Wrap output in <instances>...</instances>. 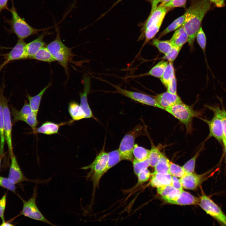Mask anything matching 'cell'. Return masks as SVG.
I'll return each mask as SVG.
<instances>
[{
    "instance_id": "15",
    "label": "cell",
    "mask_w": 226,
    "mask_h": 226,
    "mask_svg": "<svg viewBox=\"0 0 226 226\" xmlns=\"http://www.w3.org/2000/svg\"><path fill=\"white\" fill-rule=\"evenodd\" d=\"M208 125L209 134V138L213 137L219 142H222L223 138V131L221 119L215 115L211 120L201 118Z\"/></svg>"
},
{
    "instance_id": "30",
    "label": "cell",
    "mask_w": 226,
    "mask_h": 226,
    "mask_svg": "<svg viewBox=\"0 0 226 226\" xmlns=\"http://www.w3.org/2000/svg\"><path fill=\"white\" fill-rule=\"evenodd\" d=\"M32 59L37 60L51 62L55 60L48 48L43 46L40 49L34 56Z\"/></svg>"
},
{
    "instance_id": "38",
    "label": "cell",
    "mask_w": 226,
    "mask_h": 226,
    "mask_svg": "<svg viewBox=\"0 0 226 226\" xmlns=\"http://www.w3.org/2000/svg\"><path fill=\"white\" fill-rule=\"evenodd\" d=\"M200 148L189 160L187 161L182 166L186 174L193 173L195 169L196 160L201 151Z\"/></svg>"
},
{
    "instance_id": "47",
    "label": "cell",
    "mask_w": 226,
    "mask_h": 226,
    "mask_svg": "<svg viewBox=\"0 0 226 226\" xmlns=\"http://www.w3.org/2000/svg\"><path fill=\"white\" fill-rule=\"evenodd\" d=\"M166 88L167 92L173 94H177V81L175 75L169 81Z\"/></svg>"
},
{
    "instance_id": "48",
    "label": "cell",
    "mask_w": 226,
    "mask_h": 226,
    "mask_svg": "<svg viewBox=\"0 0 226 226\" xmlns=\"http://www.w3.org/2000/svg\"><path fill=\"white\" fill-rule=\"evenodd\" d=\"M7 195L6 193L0 199V218L2 222L5 221L4 213L6 204Z\"/></svg>"
},
{
    "instance_id": "35",
    "label": "cell",
    "mask_w": 226,
    "mask_h": 226,
    "mask_svg": "<svg viewBox=\"0 0 226 226\" xmlns=\"http://www.w3.org/2000/svg\"><path fill=\"white\" fill-rule=\"evenodd\" d=\"M208 107L213 111L214 114L218 116L221 119L223 131V141H226V111L223 109H220L218 107H213L210 106H208Z\"/></svg>"
},
{
    "instance_id": "32",
    "label": "cell",
    "mask_w": 226,
    "mask_h": 226,
    "mask_svg": "<svg viewBox=\"0 0 226 226\" xmlns=\"http://www.w3.org/2000/svg\"><path fill=\"white\" fill-rule=\"evenodd\" d=\"M150 150L135 144L133 150V155L134 159L141 161L148 159Z\"/></svg>"
},
{
    "instance_id": "26",
    "label": "cell",
    "mask_w": 226,
    "mask_h": 226,
    "mask_svg": "<svg viewBox=\"0 0 226 226\" xmlns=\"http://www.w3.org/2000/svg\"><path fill=\"white\" fill-rule=\"evenodd\" d=\"M165 15H164L162 16L157 23L146 30L143 34L140 35L139 39H141L143 37L145 38L143 46L153 38L159 32Z\"/></svg>"
},
{
    "instance_id": "25",
    "label": "cell",
    "mask_w": 226,
    "mask_h": 226,
    "mask_svg": "<svg viewBox=\"0 0 226 226\" xmlns=\"http://www.w3.org/2000/svg\"><path fill=\"white\" fill-rule=\"evenodd\" d=\"M68 111L73 121L85 118V114L83 110L80 105L76 102L73 101L69 103Z\"/></svg>"
},
{
    "instance_id": "17",
    "label": "cell",
    "mask_w": 226,
    "mask_h": 226,
    "mask_svg": "<svg viewBox=\"0 0 226 226\" xmlns=\"http://www.w3.org/2000/svg\"><path fill=\"white\" fill-rule=\"evenodd\" d=\"M155 99L164 110L167 108L183 102L177 94H173L167 91L158 94Z\"/></svg>"
},
{
    "instance_id": "9",
    "label": "cell",
    "mask_w": 226,
    "mask_h": 226,
    "mask_svg": "<svg viewBox=\"0 0 226 226\" xmlns=\"http://www.w3.org/2000/svg\"><path fill=\"white\" fill-rule=\"evenodd\" d=\"M116 89L114 93H117L143 104L157 107L164 110L157 102L155 98L141 93L130 91L110 83Z\"/></svg>"
},
{
    "instance_id": "41",
    "label": "cell",
    "mask_w": 226,
    "mask_h": 226,
    "mask_svg": "<svg viewBox=\"0 0 226 226\" xmlns=\"http://www.w3.org/2000/svg\"><path fill=\"white\" fill-rule=\"evenodd\" d=\"M196 38L198 44L202 50L205 56L206 37L202 26L200 27L198 30L196 35Z\"/></svg>"
},
{
    "instance_id": "3",
    "label": "cell",
    "mask_w": 226,
    "mask_h": 226,
    "mask_svg": "<svg viewBox=\"0 0 226 226\" xmlns=\"http://www.w3.org/2000/svg\"><path fill=\"white\" fill-rule=\"evenodd\" d=\"M56 35L55 39L46 46L55 61L62 66L66 73L68 74V64L72 60L75 55L72 52V48L66 46L62 42L59 28H56Z\"/></svg>"
},
{
    "instance_id": "10",
    "label": "cell",
    "mask_w": 226,
    "mask_h": 226,
    "mask_svg": "<svg viewBox=\"0 0 226 226\" xmlns=\"http://www.w3.org/2000/svg\"><path fill=\"white\" fill-rule=\"evenodd\" d=\"M1 92L3 107L5 138L10 156L13 154L12 139V123L10 112L8 106V100L3 95V88L1 89Z\"/></svg>"
},
{
    "instance_id": "56",
    "label": "cell",
    "mask_w": 226,
    "mask_h": 226,
    "mask_svg": "<svg viewBox=\"0 0 226 226\" xmlns=\"http://www.w3.org/2000/svg\"><path fill=\"white\" fill-rule=\"evenodd\" d=\"M224 147V149L225 153L226 155V141L223 140L222 141Z\"/></svg>"
},
{
    "instance_id": "21",
    "label": "cell",
    "mask_w": 226,
    "mask_h": 226,
    "mask_svg": "<svg viewBox=\"0 0 226 226\" xmlns=\"http://www.w3.org/2000/svg\"><path fill=\"white\" fill-rule=\"evenodd\" d=\"M152 177L150 185L154 187H158L172 184V175L169 173L154 172L151 174Z\"/></svg>"
},
{
    "instance_id": "55",
    "label": "cell",
    "mask_w": 226,
    "mask_h": 226,
    "mask_svg": "<svg viewBox=\"0 0 226 226\" xmlns=\"http://www.w3.org/2000/svg\"><path fill=\"white\" fill-rule=\"evenodd\" d=\"M4 155V152H0V170L1 166V162L2 159Z\"/></svg>"
},
{
    "instance_id": "58",
    "label": "cell",
    "mask_w": 226,
    "mask_h": 226,
    "mask_svg": "<svg viewBox=\"0 0 226 226\" xmlns=\"http://www.w3.org/2000/svg\"><path fill=\"white\" fill-rule=\"evenodd\" d=\"M0 71H1V70H0Z\"/></svg>"
},
{
    "instance_id": "31",
    "label": "cell",
    "mask_w": 226,
    "mask_h": 226,
    "mask_svg": "<svg viewBox=\"0 0 226 226\" xmlns=\"http://www.w3.org/2000/svg\"><path fill=\"white\" fill-rule=\"evenodd\" d=\"M170 162L163 153L154 167V172L169 173Z\"/></svg>"
},
{
    "instance_id": "5",
    "label": "cell",
    "mask_w": 226,
    "mask_h": 226,
    "mask_svg": "<svg viewBox=\"0 0 226 226\" xmlns=\"http://www.w3.org/2000/svg\"><path fill=\"white\" fill-rule=\"evenodd\" d=\"M165 110L183 123L188 132L192 130L193 118L200 115V113L194 110L192 106L183 102L167 108Z\"/></svg>"
},
{
    "instance_id": "14",
    "label": "cell",
    "mask_w": 226,
    "mask_h": 226,
    "mask_svg": "<svg viewBox=\"0 0 226 226\" xmlns=\"http://www.w3.org/2000/svg\"><path fill=\"white\" fill-rule=\"evenodd\" d=\"M83 89L79 94L80 106L85 114V118H93L97 120L94 116L88 102V95L90 92L91 87L90 78L89 76H85L83 78Z\"/></svg>"
},
{
    "instance_id": "6",
    "label": "cell",
    "mask_w": 226,
    "mask_h": 226,
    "mask_svg": "<svg viewBox=\"0 0 226 226\" xmlns=\"http://www.w3.org/2000/svg\"><path fill=\"white\" fill-rule=\"evenodd\" d=\"M37 184L35 186L33 194L28 201H25L20 197L23 203L22 209L20 215H23L30 219L40 221L50 225L55 226L48 220L39 210L36 203V199L38 195Z\"/></svg>"
},
{
    "instance_id": "57",
    "label": "cell",
    "mask_w": 226,
    "mask_h": 226,
    "mask_svg": "<svg viewBox=\"0 0 226 226\" xmlns=\"http://www.w3.org/2000/svg\"><path fill=\"white\" fill-rule=\"evenodd\" d=\"M170 0H162L161 2V3L159 5H162L165 3L170 1Z\"/></svg>"
},
{
    "instance_id": "8",
    "label": "cell",
    "mask_w": 226,
    "mask_h": 226,
    "mask_svg": "<svg viewBox=\"0 0 226 226\" xmlns=\"http://www.w3.org/2000/svg\"><path fill=\"white\" fill-rule=\"evenodd\" d=\"M139 131L138 127L135 128L126 134L122 139L118 150L122 160L133 161V150L135 140L138 135Z\"/></svg>"
},
{
    "instance_id": "43",
    "label": "cell",
    "mask_w": 226,
    "mask_h": 226,
    "mask_svg": "<svg viewBox=\"0 0 226 226\" xmlns=\"http://www.w3.org/2000/svg\"><path fill=\"white\" fill-rule=\"evenodd\" d=\"M0 186L15 193V184L8 177L6 178L0 176Z\"/></svg>"
},
{
    "instance_id": "36",
    "label": "cell",
    "mask_w": 226,
    "mask_h": 226,
    "mask_svg": "<svg viewBox=\"0 0 226 226\" xmlns=\"http://www.w3.org/2000/svg\"><path fill=\"white\" fill-rule=\"evenodd\" d=\"M162 154L158 148L153 145H152L148 158L149 166L154 167Z\"/></svg>"
},
{
    "instance_id": "13",
    "label": "cell",
    "mask_w": 226,
    "mask_h": 226,
    "mask_svg": "<svg viewBox=\"0 0 226 226\" xmlns=\"http://www.w3.org/2000/svg\"><path fill=\"white\" fill-rule=\"evenodd\" d=\"M211 170L201 174L191 173L186 174L180 178V180L184 188L189 190L196 189L207 178Z\"/></svg>"
},
{
    "instance_id": "12",
    "label": "cell",
    "mask_w": 226,
    "mask_h": 226,
    "mask_svg": "<svg viewBox=\"0 0 226 226\" xmlns=\"http://www.w3.org/2000/svg\"><path fill=\"white\" fill-rule=\"evenodd\" d=\"M26 43L24 40L18 39V40L10 51L5 56V61L0 67V69L7 64L12 61L27 59L25 49Z\"/></svg>"
},
{
    "instance_id": "4",
    "label": "cell",
    "mask_w": 226,
    "mask_h": 226,
    "mask_svg": "<svg viewBox=\"0 0 226 226\" xmlns=\"http://www.w3.org/2000/svg\"><path fill=\"white\" fill-rule=\"evenodd\" d=\"M105 144L102 149L92 162L89 165L81 168L84 170H90L87 176L88 178H90L92 182L93 194L98 186L101 178L107 172L108 153L105 151Z\"/></svg>"
},
{
    "instance_id": "29",
    "label": "cell",
    "mask_w": 226,
    "mask_h": 226,
    "mask_svg": "<svg viewBox=\"0 0 226 226\" xmlns=\"http://www.w3.org/2000/svg\"><path fill=\"white\" fill-rule=\"evenodd\" d=\"M185 18V15L184 13L175 19L159 34L158 39H159L170 32L176 30L180 27L183 24Z\"/></svg>"
},
{
    "instance_id": "39",
    "label": "cell",
    "mask_w": 226,
    "mask_h": 226,
    "mask_svg": "<svg viewBox=\"0 0 226 226\" xmlns=\"http://www.w3.org/2000/svg\"><path fill=\"white\" fill-rule=\"evenodd\" d=\"M169 173L172 176L181 178L186 174L182 167L179 165L170 162Z\"/></svg>"
},
{
    "instance_id": "45",
    "label": "cell",
    "mask_w": 226,
    "mask_h": 226,
    "mask_svg": "<svg viewBox=\"0 0 226 226\" xmlns=\"http://www.w3.org/2000/svg\"><path fill=\"white\" fill-rule=\"evenodd\" d=\"M181 48L173 46L171 51L164 55L163 58L168 60L170 62H172L177 56Z\"/></svg>"
},
{
    "instance_id": "53",
    "label": "cell",
    "mask_w": 226,
    "mask_h": 226,
    "mask_svg": "<svg viewBox=\"0 0 226 226\" xmlns=\"http://www.w3.org/2000/svg\"><path fill=\"white\" fill-rule=\"evenodd\" d=\"M123 0H117L112 6L108 9V10L104 14H103L101 17H103L104 15H105L107 13H108L112 8L114 7H115V6H116L117 4H118L119 3L121 2Z\"/></svg>"
},
{
    "instance_id": "37",
    "label": "cell",
    "mask_w": 226,
    "mask_h": 226,
    "mask_svg": "<svg viewBox=\"0 0 226 226\" xmlns=\"http://www.w3.org/2000/svg\"><path fill=\"white\" fill-rule=\"evenodd\" d=\"M175 75L174 69L172 62H169L162 77L160 78L163 84L167 87L173 76Z\"/></svg>"
},
{
    "instance_id": "11",
    "label": "cell",
    "mask_w": 226,
    "mask_h": 226,
    "mask_svg": "<svg viewBox=\"0 0 226 226\" xmlns=\"http://www.w3.org/2000/svg\"><path fill=\"white\" fill-rule=\"evenodd\" d=\"M11 162L9 170L8 178L15 184L21 183L24 181H28L37 183H42L46 181H40L31 180L28 179L23 174L17 161L16 158L13 153L11 156Z\"/></svg>"
},
{
    "instance_id": "42",
    "label": "cell",
    "mask_w": 226,
    "mask_h": 226,
    "mask_svg": "<svg viewBox=\"0 0 226 226\" xmlns=\"http://www.w3.org/2000/svg\"><path fill=\"white\" fill-rule=\"evenodd\" d=\"M157 190L162 196H167L181 191L175 189L171 185L157 187Z\"/></svg>"
},
{
    "instance_id": "19",
    "label": "cell",
    "mask_w": 226,
    "mask_h": 226,
    "mask_svg": "<svg viewBox=\"0 0 226 226\" xmlns=\"http://www.w3.org/2000/svg\"><path fill=\"white\" fill-rule=\"evenodd\" d=\"M200 198L195 196L182 190L173 200L168 202L171 204L180 205L199 204Z\"/></svg>"
},
{
    "instance_id": "18",
    "label": "cell",
    "mask_w": 226,
    "mask_h": 226,
    "mask_svg": "<svg viewBox=\"0 0 226 226\" xmlns=\"http://www.w3.org/2000/svg\"><path fill=\"white\" fill-rule=\"evenodd\" d=\"M46 30L39 35L38 37L30 42L26 44L25 49L27 59H32L36 53L42 47L44 46L46 43L44 41L45 37L48 34Z\"/></svg>"
},
{
    "instance_id": "50",
    "label": "cell",
    "mask_w": 226,
    "mask_h": 226,
    "mask_svg": "<svg viewBox=\"0 0 226 226\" xmlns=\"http://www.w3.org/2000/svg\"><path fill=\"white\" fill-rule=\"evenodd\" d=\"M212 3L214 4L215 6L217 8L223 7L225 4V0H209Z\"/></svg>"
},
{
    "instance_id": "20",
    "label": "cell",
    "mask_w": 226,
    "mask_h": 226,
    "mask_svg": "<svg viewBox=\"0 0 226 226\" xmlns=\"http://www.w3.org/2000/svg\"><path fill=\"white\" fill-rule=\"evenodd\" d=\"M73 121L72 120L69 122L57 124L51 121H46L43 123L40 126L36 128L33 133H41L47 135L57 134L61 126L71 123Z\"/></svg>"
},
{
    "instance_id": "49",
    "label": "cell",
    "mask_w": 226,
    "mask_h": 226,
    "mask_svg": "<svg viewBox=\"0 0 226 226\" xmlns=\"http://www.w3.org/2000/svg\"><path fill=\"white\" fill-rule=\"evenodd\" d=\"M172 183L171 185L175 189L181 191L183 190V187L180 179L175 176H172Z\"/></svg>"
},
{
    "instance_id": "54",
    "label": "cell",
    "mask_w": 226,
    "mask_h": 226,
    "mask_svg": "<svg viewBox=\"0 0 226 226\" xmlns=\"http://www.w3.org/2000/svg\"><path fill=\"white\" fill-rule=\"evenodd\" d=\"M0 226H14V225L12 224L11 223L8 222H6L5 221L2 222V223L1 224H0Z\"/></svg>"
},
{
    "instance_id": "52",
    "label": "cell",
    "mask_w": 226,
    "mask_h": 226,
    "mask_svg": "<svg viewBox=\"0 0 226 226\" xmlns=\"http://www.w3.org/2000/svg\"><path fill=\"white\" fill-rule=\"evenodd\" d=\"M8 0H0V13L3 9L7 8Z\"/></svg>"
},
{
    "instance_id": "34",
    "label": "cell",
    "mask_w": 226,
    "mask_h": 226,
    "mask_svg": "<svg viewBox=\"0 0 226 226\" xmlns=\"http://www.w3.org/2000/svg\"><path fill=\"white\" fill-rule=\"evenodd\" d=\"M122 160L118 149L108 153L107 172Z\"/></svg>"
},
{
    "instance_id": "7",
    "label": "cell",
    "mask_w": 226,
    "mask_h": 226,
    "mask_svg": "<svg viewBox=\"0 0 226 226\" xmlns=\"http://www.w3.org/2000/svg\"><path fill=\"white\" fill-rule=\"evenodd\" d=\"M199 206L222 226H226V215L220 207L204 193L200 197Z\"/></svg>"
},
{
    "instance_id": "51",
    "label": "cell",
    "mask_w": 226,
    "mask_h": 226,
    "mask_svg": "<svg viewBox=\"0 0 226 226\" xmlns=\"http://www.w3.org/2000/svg\"><path fill=\"white\" fill-rule=\"evenodd\" d=\"M162 0H148L151 4V8L150 13H152L158 7V4Z\"/></svg>"
},
{
    "instance_id": "44",
    "label": "cell",
    "mask_w": 226,
    "mask_h": 226,
    "mask_svg": "<svg viewBox=\"0 0 226 226\" xmlns=\"http://www.w3.org/2000/svg\"><path fill=\"white\" fill-rule=\"evenodd\" d=\"M187 0H170L162 5L166 8L170 9L175 8H186Z\"/></svg>"
},
{
    "instance_id": "33",
    "label": "cell",
    "mask_w": 226,
    "mask_h": 226,
    "mask_svg": "<svg viewBox=\"0 0 226 226\" xmlns=\"http://www.w3.org/2000/svg\"><path fill=\"white\" fill-rule=\"evenodd\" d=\"M4 119L3 107L2 93L0 94V152H4V145L5 141L3 127Z\"/></svg>"
},
{
    "instance_id": "46",
    "label": "cell",
    "mask_w": 226,
    "mask_h": 226,
    "mask_svg": "<svg viewBox=\"0 0 226 226\" xmlns=\"http://www.w3.org/2000/svg\"><path fill=\"white\" fill-rule=\"evenodd\" d=\"M151 174L147 169L140 172L137 175L138 182L136 186H138L147 181Z\"/></svg>"
},
{
    "instance_id": "16",
    "label": "cell",
    "mask_w": 226,
    "mask_h": 226,
    "mask_svg": "<svg viewBox=\"0 0 226 226\" xmlns=\"http://www.w3.org/2000/svg\"><path fill=\"white\" fill-rule=\"evenodd\" d=\"M170 9L159 5L149 16L144 22L141 29L143 34L146 30L157 23L164 15H166Z\"/></svg>"
},
{
    "instance_id": "24",
    "label": "cell",
    "mask_w": 226,
    "mask_h": 226,
    "mask_svg": "<svg viewBox=\"0 0 226 226\" xmlns=\"http://www.w3.org/2000/svg\"><path fill=\"white\" fill-rule=\"evenodd\" d=\"M51 85V83H49L38 94L34 96H31L27 93L26 96L28 100L29 104L32 111L36 114H38L41 100L44 93Z\"/></svg>"
},
{
    "instance_id": "2",
    "label": "cell",
    "mask_w": 226,
    "mask_h": 226,
    "mask_svg": "<svg viewBox=\"0 0 226 226\" xmlns=\"http://www.w3.org/2000/svg\"><path fill=\"white\" fill-rule=\"evenodd\" d=\"M8 10L11 13L12 18L10 19L5 20V22L10 26V32L15 34L18 39L24 40L31 35H37L39 32L48 29H37L31 26L19 15L13 5Z\"/></svg>"
},
{
    "instance_id": "28",
    "label": "cell",
    "mask_w": 226,
    "mask_h": 226,
    "mask_svg": "<svg viewBox=\"0 0 226 226\" xmlns=\"http://www.w3.org/2000/svg\"><path fill=\"white\" fill-rule=\"evenodd\" d=\"M151 44L164 55L168 53L173 47L170 40H163L155 38L152 40Z\"/></svg>"
},
{
    "instance_id": "40",
    "label": "cell",
    "mask_w": 226,
    "mask_h": 226,
    "mask_svg": "<svg viewBox=\"0 0 226 226\" xmlns=\"http://www.w3.org/2000/svg\"><path fill=\"white\" fill-rule=\"evenodd\" d=\"M132 162L134 172L137 175L140 172L147 169L149 166L148 159L140 161L134 159Z\"/></svg>"
},
{
    "instance_id": "23",
    "label": "cell",
    "mask_w": 226,
    "mask_h": 226,
    "mask_svg": "<svg viewBox=\"0 0 226 226\" xmlns=\"http://www.w3.org/2000/svg\"><path fill=\"white\" fill-rule=\"evenodd\" d=\"M33 111L31 107L26 100L24 101V104L21 108L19 110L15 108H11V113L13 116L14 123L19 121L24 122L28 116Z\"/></svg>"
},
{
    "instance_id": "1",
    "label": "cell",
    "mask_w": 226,
    "mask_h": 226,
    "mask_svg": "<svg viewBox=\"0 0 226 226\" xmlns=\"http://www.w3.org/2000/svg\"><path fill=\"white\" fill-rule=\"evenodd\" d=\"M209 0H193L184 13L185 20L183 26L188 37V42L193 46L196 34L207 13L212 8Z\"/></svg>"
},
{
    "instance_id": "27",
    "label": "cell",
    "mask_w": 226,
    "mask_h": 226,
    "mask_svg": "<svg viewBox=\"0 0 226 226\" xmlns=\"http://www.w3.org/2000/svg\"><path fill=\"white\" fill-rule=\"evenodd\" d=\"M168 64L167 61L164 60L160 61L153 67L148 72L137 76L150 75L160 78L163 74Z\"/></svg>"
},
{
    "instance_id": "22",
    "label": "cell",
    "mask_w": 226,
    "mask_h": 226,
    "mask_svg": "<svg viewBox=\"0 0 226 226\" xmlns=\"http://www.w3.org/2000/svg\"><path fill=\"white\" fill-rule=\"evenodd\" d=\"M188 39V35L182 25L175 31L170 40L173 46L182 47Z\"/></svg>"
}]
</instances>
